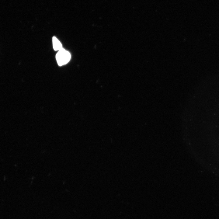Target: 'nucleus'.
<instances>
[{
	"mask_svg": "<svg viewBox=\"0 0 219 219\" xmlns=\"http://www.w3.org/2000/svg\"><path fill=\"white\" fill-rule=\"evenodd\" d=\"M71 57L70 53L63 48L58 50L56 55L57 63L60 66L67 63L70 60Z\"/></svg>",
	"mask_w": 219,
	"mask_h": 219,
	"instance_id": "obj_1",
	"label": "nucleus"
},
{
	"mask_svg": "<svg viewBox=\"0 0 219 219\" xmlns=\"http://www.w3.org/2000/svg\"><path fill=\"white\" fill-rule=\"evenodd\" d=\"M52 43L53 47L55 50H59L63 48L61 43L55 36L53 37Z\"/></svg>",
	"mask_w": 219,
	"mask_h": 219,
	"instance_id": "obj_2",
	"label": "nucleus"
}]
</instances>
